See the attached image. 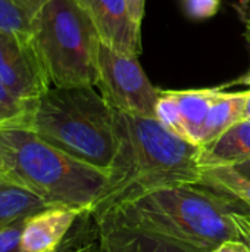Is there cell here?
Masks as SVG:
<instances>
[{"label":"cell","mask_w":250,"mask_h":252,"mask_svg":"<svg viewBox=\"0 0 250 252\" xmlns=\"http://www.w3.org/2000/svg\"><path fill=\"white\" fill-rule=\"evenodd\" d=\"M115 111L116 152L106 186L90 210L94 219L150 192L200 183V148L167 130L156 118Z\"/></svg>","instance_id":"1"},{"label":"cell","mask_w":250,"mask_h":252,"mask_svg":"<svg viewBox=\"0 0 250 252\" xmlns=\"http://www.w3.org/2000/svg\"><path fill=\"white\" fill-rule=\"evenodd\" d=\"M233 214L250 216V208L231 195L196 183L150 192L102 217L158 235L189 252H214L225 241L240 239Z\"/></svg>","instance_id":"2"},{"label":"cell","mask_w":250,"mask_h":252,"mask_svg":"<svg viewBox=\"0 0 250 252\" xmlns=\"http://www.w3.org/2000/svg\"><path fill=\"white\" fill-rule=\"evenodd\" d=\"M109 173L74 159L25 128L0 130V180L31 192L49 207L90 211Z\"/></svg>","instance_id":"3"},{"label":"cell","mask_w":250,"mask_h":252,"mask_svg":"<svg viewBox=\"0 0 250 252\" xmlns=\"http://www.w3.org/2000/svg\"><path fill=\"white\" fill-rule=\"evenodd\" d=\"M28 130L77 161L106 171L112 165L115 111L91 86L50 87L38 99Z\"/></svg>","instance_id":"4"},{"label":"cell","mask_w":250,"mask_h":252,"mask_svg":"<svg viewBox=\"0 0 250 252\" xmlns=\"http://www.w3.org/2000/svg\"><path fill=\"white\" fill-rule=\"evenodd\" d=\"M31 40L52 87H96L100 40L78 0H46Z\"/></svg>","instance_id":"5"},{"label":"cell","mask_w":250,"mask_h":252,"mask_svg":"<svg viewBox=\"0 0 250 252\" xmlns=\"http://www.w3.org/2000/svg\"><path fill=\"white\" fill-rule=\"evenodd\" d=\"M96 87L113 109L155 118L161 90L150 83L137 56L116 52L100 43Z\"/></svg>","instance_id":"6"},{"label":"cell","mask_w":250,"mask_h":252,"mask_svg":"<svg viewBox=\"0 0 250 252\" xmlns=\"http://www.w3.org/2000/svg\"><path fill=\"white\" fill-rule=\"evenodd\" d=\"M0 80L32 106L52 87L31 35L0 31Z\"/></svg>","instance_id":"7"},{"label":"cell","mask_w":250,"mask_h":252,"mask_svg":"<svg viewBox=\"0 0 250 252\" xmlns=\"http://www.w3.org/2000/svg\"><path fill=\"white\" fill-rule=\"evenodd\" d=\"M102 44L130 55L141 52V28L131 16L127 0H78Z\"/></svg>","instance_id":"8"},{"label":"cell","mask_w":250,"mask_h":252,"mask_svg":"<svg viewBox=\"0 0 250 252\" xmlns=\"http://www.w3.org/2000/svg\"><path fill=\"white\" fill-rule=\"evenodd\" d=\"M81 213L52 207L25 220L19 252H52L66 238Z\"/></svg>","instance_id":"9"},{"label":"cell","mask_w":250,"mask_h":252,"mask_svg":"<svg viewBox=\"0 0 250 252\" xmlns=\"http://www.w3.org/2000/svg\"><path fill=\"white\" fill-rule=\"evenodd\" d=\"M94 220L99 227L96 252H189L158 235L124 226L109 216Z\"/></svg>","instance_id":"10"},{"label":"cell","mask_w":250,"mask_h":252,"mask_svg":"<svg viewBox=\"0 0 250 252\" xmlns=\"http://www.w3.org/2000/svg\"><path fill=\"white\" fill-rule=\"evenodd\" d=\"M250 159V120H242L212 143L202 146L199 167H234Z\"/></svg>","instance_id":"11"},{"label":"cell","mask_w":250,"mask_h":252,"mask_svg":"<svg viewBox=\"0 0 250 252\" xmlns=\"http://www.w3.org/2000/svg\"><path fill=\"white\" fill-rule=\"evenodd\" d=\"M249 90L227 93L220 92L214 100L202 133V146H206L222 136L234 124L245 120V105Z\"/></svg>","instance_id":"12"},{"label":"cell","mask_w":250,"mask_h":252,"mask_svg":"<svg viewBox=\"0 0 250 252\" xmlns=\"http://www.w3.org/2000/svg\"><path fill=\"white\" fill-rule=\"evenodd\" d=\"M221 89H200V90H181L172 92L186 126L189 142L199 146L202 145V133L209 114V109L217 99Z\"/></svg>","instance_id":"13"},{"label":"cell","mask_w":250,"mask_h":252,"mask_svg":"<svg viewBox=\"0 0 250 252\" xmlns=\"http://www.w3.org/2000/svg\"><path fill=\"white\" fill-rule=\"evenodd\" d=\"M47 208L52 207L31 192L0 180V230Z\"/></svg>","instance_id":"14"},{"label":"cell","mask_w":250,"mask_h":252,"mask_svg":"<svg viewBox=\"0 0 250 252\" xmlns=\"http://www.w3.org/2000/svg\"><path fill=\"white\" fill-rule=\"evenodd\" d=\"M46 0H0V31L31 35L34 21Z\"/></svg>","instance_id":"15"},{"label":"cell","mask_w":250,"mask_h":252,"mask_svg":"<svg viewBox=\"0 0 250 252\" xmlns=\"http://www.w3.org/2000/svg\"><path fill=\"white\" fill-rule=\"evenodd\" d=\"M200 185L231 195L250 208V180L243 177L234 167L203 168Z\"/></svg>","instance_id":"16"},{"label":"cell","mask_w":250,"mask_h":252,"mask_svg":"<svg viewBox=\"0 0 250 252\" xmlns=\"http://www.w3.org/2000/svg\"><path fill=\"white\" fill-rule=\"evenodd\" d=\"M99 245V227L90 211L78 216L75 224L62 241V244L52 252H96Z\"/></svg>","instance_id":"17"},{"label":"cell","mask_w":250,"mask_h":252,"mask_svg":"<svg viewBox=\"0 0 250 252\" xmlns=\"http://www.w3.org/2000/svg\"><path fill=\"white\" fill-rule=\"evenodd\" d=\"M35 106L16 97L0 80V130L29 128Z\"/></svg>","instance_id":"18"},{"label":"cell","mask_w":250,"mask_h":252,"mask_svg":"<svg viewBox=\"0 0 250 252\" xmlns=\"http://www.w3.org/2000/svg\"><path fill=\"white\" fill-rule=\"evenodd\" d=\"M155 118L171 133H174L175 136L184 139L189 142L187 137V131H186V126L178 108V102L172 93V90L164 92L161 90V96L156 105V114Z\"/></svg>","instance_id":"19"},{"label":"cell","mask_w":250,"mask_h":252,"mask_svg":"<svg viewBox=\"0 0 250 252\" xmlns=\"http://www.w3.org/2000/svg\"><path fill=\"white\" fill-rule=\"evenodd\" d=\"M27 219L18 220L0 230V252H19L21 236Z\"/></svg>","instance_id":"20"},{"label":"cell","mask_w":250,"mask_h":252,"mask_svg":"<svg viewBox=\"0 0 250 252\" xmlns=\"http://www.w3.org/2000/svg\"><path fill=\"white\" fill-rule=\"evenodd\" d=\"M184 9L194 19L214 16L220 9V0H184Z\"/></svg>","instance_id":"21"},{"label":"cell","mask_w":250,"mask_h":252,"mask_svg":"<svg viewBox=\"0 0 250 252\" xmlns=\"http://www.w3.org/2000/svg\"><path fill=\"white\" fill-rule=\"evenodd\" d=\"M233 221L239 230L240 239L250 244V216L245 214H233Z\"/></svg>","instance_id":"22"},{"label":"cell","mask_w":250,"mask_h":252,"mask_svg":"<svg viewBox=\"0 0 250 252\" xmlns=\"http://www.w3.org/2000/svg\"><path fill=\"white\" fill-rule=\"evenodd\" d=\"M214 252H250V247L242 239H233L222 242L214 250Z\"/></svg>","instance_id":"23"},{"label":"cell","mask_w":250,"mask_h":252,"mask_svg":"<svg viewBox=\"0 0 250 252\" xmlns=\"http://www.w3.org/2000/svg\"><path fill=\"white\" fill-rule=\"evenodd\" d=\"M128 7L131 12V16L139 28H141V22L144 18V7H146V0H127Z\"/></svg>","instance_id":"24"},{"label":"cell","mask_w":250,"mask_h":252,"mask_svg":"<svg viewBox=\"0 0 250 252\" xmlns=\"http://www.w3.org/2000/svg\"><path fill=\"white\" fill-rule=\"evenodd\" d=\"M234 168H236V170H237L243 177H246L248 180H250V159L245 161V162H242V164L234 165Z\"/></svg>","instance_id":"25"},{"label":"cell","mask_w":250,"mask_h":252,"mask_svg":"<svg viewBox=\"0 0 250 252\" xmlns=\"http://www.w3.org/2000/svg\"><path fill=\"white\" fill-rule=\"evenodd\" d=\"M245 120H250V90L246 99V105H245Z\"/></svg>","instance_id":"26"},{"label":"cell","mask_w":250,"mask_h":252,"mask_svg":"<svg viewBox=\"0 0 250 252\" xmlns=\"http://www.w3.org/2000/svg\"><path fill=\"white\" fill-rule=\"evenodd\" d=\"M245 80H246V83H248V84H250V72L248 74V77H246Z\"/></svg>","instance_id":"27"}]
</instances>
